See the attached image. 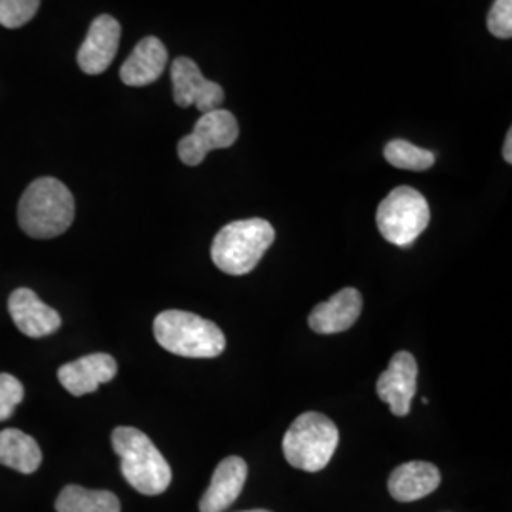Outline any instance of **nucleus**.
<instances>
[{"label": "nucleus", "mask_w": 512, "mask_h": 512, "mask_svg": "<svg viewBox=\"0 0 512 512\" xmlns=\"http://www.w3.org/2000/svg\"><path fill=\"white\" fill-rule=\"evenodd\" d=\"M18 219L21 230L31 238H57L73 224V194L57 179H37L19 200Z\"/></svg>", "instance_id": "obj_1"}, {"label": "nucleus", "mask_w": 512, "mask_h": 512, "mask_svg": "<svg viewBox=\"0 0 512 512\" xmlns=\"http://www.w3.org/2000/svg\"><path fill=\"white\" fill-rule=\"evenodd\" d=\"M112 448L120 458L122 475L143 495H160L171 484V467L147 435L135 427H116Z\"/></svg>", "instance_id": "obj_2"}, {"label": "nucleus", "mask_w": 512, "mask_h": 512, "mask_svg": "<svg viewBox=\"0 0 512 512\" xmlns=\"http://www.w3.org/2000/svg\"><path fill=\"white\" fill-rule=\"evenodd\" d=\"M274 239V226L268 220L247 219L230 222L213 239V264L224 274H249L258 266V262L270 249Z\"/></svg>", "instance_id": "obj_3"}, {"label": "nucleus", "mask_w": 512, "mask_h": 512, "mask_svg": "<svg viewBox=\"0 0 512 512\" xmlns=\"http://www.w3.org/2000/svg\"><path fill=\"white\" fill-rule=\"evenodd\" d=\"M154 336L169 353L190 359H213L226 348L222 330L190 311H162L154 321Z\"/></svg>", "instance_id": "obj_4"}, {"label": "nucleus", "mask_w": 512, "mask_h": 512, "mask_svg": "<svg viewBox=\"0 0 512 512\" xmlns=\"http://www.w3.org/2000/svg\"><path fill=\"white\" fill-rule=\"evenodd\" d=\"M340 433L334 421L319 412H304L283 437V454L294 469L319 473L338 448Z\"/></svg>", "instance_id": "obj_5"}, {"label": "nucleus", "mask_w": 512, "mask_h": 512, "mask_svg": "<svg viewBox=\"0 0 512 512\" xmlns=\"http://www.w3.org/2000/svg\"><path fill=\"white\" fill-rule=\"evenodd\" d=\"M429 220V203L410 186L395 188L380 203L376 213L380 234L399 247H408L420 238L423 230L429 226Z\"/></svg>", "instance_id": "obj_6"}, {"label": "nucleus", "mask_w": 512, "mask_h": 512, "mask_svg": "<svg viewBox=\"0 0 512 512\" xmlns=\"http://www.w3.org/2000/svg\"><path fill=\"white\" fill-rule=\"evenodd\" d=\"M239 137L236 116L226 109L211 110L202 114L190 135L179 141V158L184 165L196 167L205 156L217 148L232 147Z\"/></svg>", "instance_id": "obj_7"}, {"label": "nucleus", "mask_w": 512, "mask_h": 512, "mask_svg": "<svg viewBox=\"0 0 512 512\" xmlns=\"http://www.w3.org/2000/svg\"><path fill=\"white\" fill-rule=\"evenodd\" d=\"M173 99L181 109L196 107L202 114L220 109L224 90L217 82L203 76L200 67L190 57H177L171 65Z\"/></svg>", "instance_id": "obj_8"}, {"label": "nucleus", "mask_w": 512, "mask_h": 512, "mask_svg": "<svg viewBox=\"0 0 512 512\" xmlns=\"http://www.w3.org/2000/svg\"><path fill=\"white\" fill-rule=\"evenodd\" d=\"M376 389L378 397L389 404L395 416H406L418 389V363L414 355L408 351L395 353L387 370L378 378Z\"/></svg>", "instance_id": "obj_9"}, {"label": "nucleus", "mask_w": 512, "mask_h": 512, "mask_svg": "<svg viewBox=\"0 0 512 512\" xmlns=\"http://www.w3.org/2000/svg\"><path fill=\"white\" fill-rule=\"evenodd\" d=\"M120 37H122V27L118 19L112 18L109 14L93 19L88 35L84 38L76 55L78 67L92 76L105 73L116 57Z\"/></svg>", "instance_id": "obj_10"}, {"label": "nucleus", "mask_w": 512, "mask_h": 512, "mask_svg": "<svg viewBox=\"0 0 512 512\" xmlns=\"http://www.w3.org/2000/svg\"><path fill=\"white\" fill-rule=\"evenodd\" d=\"M116 372L118 365L114 357L107 353H92L61 366L57 378L71 395L82 397L97 391L99 385L109 384Z\"/></svg>", "instance_id": "obj_11"}, {"label": "nucleus", "mask_w": 512, "mask_h": 512, "mask_svg": "<svg viewBox=\"0 0 512 512\" xmlns=\"http://www.w3.org/2000/svg\"><path fill=\"white\" fill-rule=\"evenodd\" d=\"M8 310L16 327L31 338L50 336L61 327V315L44 304L31 289H18L10 294Z\"/></svg>", "instance_id": "obj_12"}, {"label": "nucleus", "mask_w": 512, "mask_h": 512, "mask_svg": "<svg viewBox=\"0 0 512 512\" xmlns=\"http://www.w3.org/2000/svg\"><path fill=\"white\" fill-rule=\"evenodd\" d=\"M247 463L238 456L224 458L217 465L207 492L200 499V512H224L236 503L247 482Z\"/></svg>", "instance_id": "obj_13"}, {"label": "nucleus", "mask_w": 512, "mask_h": 512, "mask_svg": "<svg viewBox=\"0 0 512 512\" xmlns=\"http://www.w3.org/2000/svg\"><path fill=\"white\" fill-rule=\"evenodd\" d=\"M363 310V296L357 289H342L310 313V327L317 334H338L351 329Z\"/></svg>", "instance_id": "obj_14"}, {"label": "nucleus", "mask_w": 512, "mask_h": 512, "mask_svg": "<svg viewBox=\"0 0 512 512\" xmlns=\"http://www.w3.org/2000/svg\"><path fill=\"white\" fill-rule=\"evenodd\" d=\"M167 48L160 38H143L120 69V80L131 88H143L156 82L167 67Z\"/></svg>", "instance_id": "obj_15"}, {"label": "nucleus", "mask_w": 512, "mask_h": 512, "mask_svg": "<svg viewBox=\"0 0 512 512\" xmlns=\"http://www.w3.org/2000/svg\"><path fill=\"white\" fill-rule=\"evenodd\" d=\"M440 486V471L427 461H410L397 467L387 482L389 494L401 503H412L433 494Z\"/></svg>", "instance_id": "obj_16"}, {"label": "nucleus", "mask_w": 512, "mask_h": 512, "mask_svg": "<svg viewBox=\"0 0 512 512\" xmlns=\"http://www.w3.org/2000/svg\"><path fill=\"white\" fill-rule=\"evenodd\" d=\"M42 463L37 440L19 429L0 431V465L16 469L23 475L35 473Z\"/></svg>", "instance_id": "obj_17"}, {"label": "nucleus", "mask_w": 512, "mask_h": 512, "mask_svg": "<svg viewBox=\"0 0 512 512\" xmlns=\"http://www.w3.org/2000/svg\"><path fill=\"white\" fill-rule=\"evenodd\" d=\"M57 512H120V499L107 490L67 486L55 501Z\"/></svg>", "instance_id": "obj_18"}, {"label": "nucleus", "mask_w": 512, "mask_h": 512, "mask_svg": "<svg viewBox=\"0 0 512 512\" xmlns=\"http://www.w3.org/2000/svg\"><path fill=\"white\" fill-rule=\"evenodd\" d=\"M385 160L397 169L425 171L435 164V154L431 150L416 147L404 139H393L384 148Z\"/></svg>", "instance_id": "obj_19"}, {"label": "nucleus", "mask_w": 512, "mask_h": 512, "mask_svg": "<svg viewBox=\"0 0 512 512\" xmlns=\"http://www.w3.org/2000/svg\"><path fill=\"white\" fill-rule=\"evenodd\" d=\"M40 0H0V25L19 29L37 16Z\"/></svg>", "instance_id": "obj_20"}, {"label": "nucleus", "mask_w": 512, "mask_h": 512, "mask_svg": "<svg viewBox=\"0 0 512 512\" xmlns=\"http://www.w3.org/2000/svg\"><path fill=\"white\" fill-rule=\"evenodd\" d=\"M25 397V389L12 374H0V421L10 420L16 406Z\"/></svg>", "instance_id": "obj_21"}, {"label": "nucleus", "mask_w": 512, "mask_h": 512, "mask_svg": "<svg viewBox=\"0 0 512 512\" xmlns=\"http://www.w3.org/2000/svg\"><path fill=\"white\" fill-rule=\"evenodd\" d=\"M486 23L494 37L509 40L512 37V0H495Z\"/></svg>", "instance_id": "obj_22"}, {"label": "nucleus", "mask_w": 512, "mask_h": 512, "mask_svg": "<svg viewBox=\"0 0 512 512\" xmlns=\"http://www.w3.org/2000/svg\"><path fill=\"white\" fill-rule=\"evenodd\" d=\"M503 158L507 164L512 162V131L509 129L507 137H505V145H503Z\"/></svg>", "instance_id": "obj_23"}, {"label": "nucleus", "mask_w": 512, "mask_h": 512, "mask_svg": "<svg viewBox=\"0 0 512 512\" xmlns=\"http://www.w3.org/2000/svg\"><path fill=\"white\" fill-rule=\"evenodd\" d=\"M243 512H270V511H264V509H256V511H243Z\"/></svg>", "instance_id": "obj_24"}]
</instances>
